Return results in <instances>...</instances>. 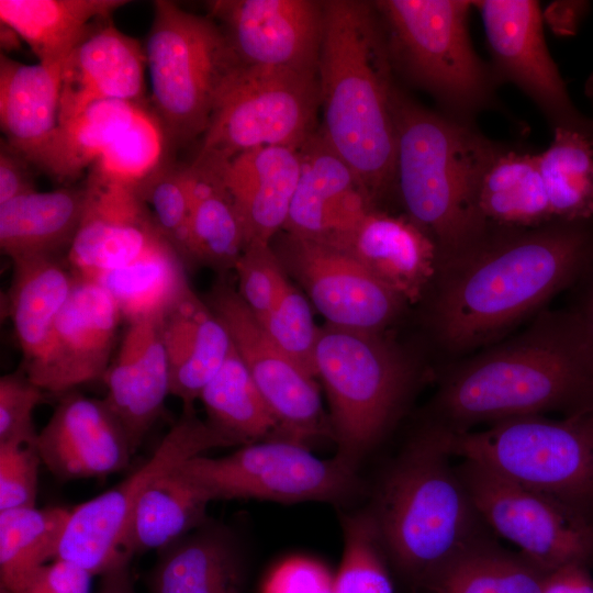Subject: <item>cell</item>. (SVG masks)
<instances>
[{
  "label": "cell",
  "mask_w": 593,
  "mask_h": 593,
  "mask_svg": "<svg viewBox=\"0 0 593 593\" xmlns=\"http://www.w3.org/2000/svg\"><path fill=\"white\" fill-rule=\"evenodd\" d=\"M589 566L571 563L547 574L542 593H593Z\"/></svg>",
  "instance_id": "cell-51"
},
{
  "label": "cell",
  "mask_w": 593,
  "mask_h": 593,
  "mask_svg": "<svg viewBox=\"0 0 593 593\" xmlns=\"http://www.w3.org/2000/svg\"><path fill=\"white\" fill-rule=\"evenodd\" d=\"M430 423L448 433L479 424L593 410V342L570 311L547 312L526 332L457 367L441 382Z\"/></svg>",
  "instance_id": "cell-2"
},
{
  "label": "cell",
  "mask_w": 593,
  "mask_h": 593,
  "mask_svg": "<svg viewBox=\"0 0 593 593\" xmlns=\"http://www.w3.org/2000/svg\"><path fill=\"white\" fill-rule=\"evenodd\" d=\"M121 320L114 300L99 282L75 276L45 351L36 361L22 366L23 371L42 390L54 394L103 379Z\"/></svg>",
  "instance_id": "cell-17"
},
{
  "label": "cell",
  "mask_w": 593,
  "mask_h": 593,
  "mask_svg": "<svg viewBox=\"0 0 593 593\" xmlns=\"http://www.w3.org/2000/svg\"><path fill=\"white\" fill-rule=\"evenodd\" d=\"M170 395L194 405L224 363L230 335L204 299L190 287L160 317Z\"/></svg>",
  "instance_id": "cell-27"
},
{
  "label": "cell",
  "mask_w": 593,
  "mask_h": 593,
  "mask_svg": "<svg viewBox=\"0 0 593 593\" xmlns=\"http://www.w3.org/2000/svg\"><path fill=\"white\" fill-rule=\"evenodd\" d=\"M323 7L321 134L373 201L395 181L396 90L389 46L369 3L327 0Z\"/></svg>",
  "instance_id": "cell-3"
},
{
  "label": "cell",
  "mask_w": 593,
  "mask_h": 593,
  "mask_svg": "<svg viewBox=\"0 0 593 593\" xmlns=\"http://www.w3.org/2000/svg\"><path fill=\"white\" fill-rule=\"evenodd\" d=\"M41 465L36 441L0 443V512L35 506Z\"/></svg>",
  "instance_id": "cell-46"
},
{
  "label": "cell",
  "mask_w": 593,
  "mask_h": 593,
  "mask_svg": "<svg viewBox=\"0 0 593 593\" xmlns=\"http://www.w3.org/2000/svg\"><path fill=\"white\" fill-rule=\"evenodd\" d=\"M315 367L328 400L336 456L357 470L401 414L414 367L382 333L329 324L320 327Z\"/></svg>",
  "instance_id": "cell-6"
},
{
  "label": "cell",
  "mask_w": 593,
  "mask_h": 593,
  "mask_svg": "<svg viewBox=\"0 0 593 593\" xmlns=\"http://www.w3.org/2000/svg\"><path fill=\"white\" fill-rule=\"evenodd\" d=\"M137 190L160 233L180 255L191 211L186 167L165 160L137 184Z\"/></svg>",
  "instance_id": "cell-44"
},
{
  "label": "cell",
  "mask_w": 593,
  "mask_h": 593,
  "mask_svg": "<svg viewBox=\"0 0 593 593\" xmlns=\"http://www.w3.org/2000/svg\"><path fill=\"white\" fill-rule=\"evenodd\" d=\"M184 167L191 211L180 256L187 268L202 266L225 275L246 247L240 221L217 170L193 161Z\"/></svg>",
  "instance_id": "cell-31"
},
{
  "label": "cell",
  "mask_w": 593,
  "mask_h": 593,
  "mask_svg": "<svg viewBox=\"0 0 593 593\" xmlns=\"http://www.w3.org/2000/svg\"><path fill=\"white\" fill-rule=\"evenodd\" d=\"M433 306L439 338L467 350L500 337L593 265V220L553 221L449 260Z\"/></svg>",
  "instance_id": "cell-1"
},
{
  "label": "cell",
  "mask_w": 593,
  "mask_h": 593,
  "mask_svg": "<svg viewBox=\"0 0 593 593\" xmlns=\"http://www.w3.org/2000/svg\"><path fill=\"white\" fill-rule=\"evenodd\" d=\"M333 577L320 563L293 558L281 563L265 583L264 593H332Z\"/></svg>",
  "instance_id": "cell-49"
},
{
  "label": "cell",
  "mask_w": 593,
  "mask_h": 593,
  "mask_svg": "<svg viewBox=\"0 0 593 593\" xmlns=\"http://www.w3.org/2000/svg\"><path fill=\"white\" fill-rule=\"evenodd\" d=\"M63 64H23L1 53V130L5 143L30 164L59 125Z\"/></svg>",
  "instance_id": "cell-28"
},
{
  "label": "cell",
  "mask_w": 593,
  "mask_h": 593,
  "mask_svg": "<svg viewBox=\"0 0 593 593\" xmlns=\"http://www.w3.org/2000/svg\"><path fill=\"white\" fill-rule=\"evenodd\" d=\"M145 56L154 115L167 147L204 134L219 94L238 61L219 24L172 1L153 3Z\"/></svg>",
  "instance_id": "cell-8"
},
{
  "label": "cell",
  "mask_w": 593,
  "mask_h": 593,
  "mask_svg": "<svg viewBox=\"0 0 593 593\" xmlns=\"http://www.w3.org/2000/svg\"><path fill=\"white\" fill-rule=\"evenodd\" d=\"M210 501L257 499L282 503H343L361 483L339 457L321 459L306 445L271 438L242 446L228 456L192 457L179 466Z\"/></svg>",
  "instance_id": "cell-11"
},
{
  "label": "cell",
  "mask_w": 593,
  "mask_h": 593,
  "mask_svg": "<svg viewBox=\"0 0 593 593\" xmlns=\"http://www.w3.org/2000/svg\"><path fill=\"white\" fill-rule=\"evenodd\" d=\"M187 269L177 250L163 240L128 265L94 281L112 296L122 318L132 323L160 318L191 287Z\"/></svg>",
  "instance_id": "cell-35"
},
{
  "label": "cell",
  "mask_w": 593,
  "mask_h": 593,
  "mask_svg": "<svg viewBox=\"0 0 593 593\" xmlns=\"http://www.w3.org/2000/svg\"><path fill=\"white\" fill-rule=\"evenodd\" d=\"M258 321L293 362L316 378L315 351L320 327L314 322L307 299L294 284L290 282L272 309Z\"/></svg>",
  "instance_id": "cell-43"
},
{
  "label": "cell",
  "mask_w": 593,
  "mask_h": 593,
  "mask_svg": "<svg viewBox=\"0 0 593 593\" xmlns=\"http://www.w3.org/2000/svg\"><path fill=\"white\" fill-rule=\"evenodd\" d=\"M210 499L179 466L154 480L137 500L121 550L136 553L160 550L206 523Z\"/></svg>",
  "instance_id": "cell-32"
},
{
  "label": "cell",
  "mask_w": 593,
  "mask_h": 593,
  "mask_svg": "<svg viewBox=\"0 0 593 593\" xmlns=\"http://www.w3.org/2000/svg\"><path fill=\"white\" fill-rule=\"evenodd\" d=\"M331 245L349 254L404 302H415L436 271V246L411 219L369 211Z\"/></svg>",
  "instance_id": "cell-24"
},
{
  "label": "cell",
  "mask_w": 593,
  "mask_h": 593,
  "mask_svg": "<svg viewBox=\"0 0 593 593\" xmlns=\"http://www.w3.org/2000/svg\"><path fill=\"white\" fill-rule=\"evenodd\" d=\"M103 380L107 387L104 401L123 425L136 451L170 395L160 318L127 323Z\"/></svg>",
  "instance_id": "cell-23"
},
{
  "label": "cell",
  "mask_w": 593,
  "mask_h": 593,
  "mask_svg": "<svg viewBox=\"0 0 593 593\" xmlns=\"http://www.w3.org/2000/svg\"><path fill=\"white\" fill-rule=\"evenodd\" d=\"M445 435L452 457L475 461L593 525V410L562 418L513 417Z\"/></svg>",
  "instance_id": "cell-7"
},
{
  "label": "cell",
  "mask_w": 593,
  "mask_h": 593,
  "mask_svg": "<svg viewBox=\"0 0 593 593\" xmlns=\"http://www.w3.org/2000/svg\"><path fill=\"white\" fill-rule=\"evenodd\" d=\"M395 124V181L404 206L451 260L473 247L482 233L479 190L497 150L462 122L398 91Z\"/></svg>",
  "instance_id": "cell-5"
},
{
  "label": "cell",
  "mask_w": 593,
  "mask_h": 593,
  "mask_svg": "<svg viewBox=\"0 0 593 593\" xmlns=\"http://www.w3.org/2000/svg\"><path fill=\"white\" fill-rule=\"evenodd\" d=\"M479 8L486 41L500 75L516 85L553 120L555 127L580 131L593 137L591 120L572 104L552 59L537 1L483 0Z\"/></svg>",
  "instance_id": "cell-16"
},
{
  "label": "cell",
  "mask_w": 593,
  "mask_h": 593,
  "mask_svg": "<svg viewBox=\"0 0 593 593\" xmlns=\"http://www.w3.org/2000/svg\"><path fill=\"white\" fill-rule=\"evenodd\" d=\"M299 150L300 176L283 230L296 237L331 243L372 210V200L321 133H314Z\"/></svg>",
  "instance_id": "cell-22"
},
{
  "label": "cell",
  "mask_w": 593,
  "mask_h": 593,
  "mask_svg": "<svg viewBox=\"0 0 593 593\" xmlns=\"http://www.w3.org/2000/svg\"><path fill=\"white\" fill-rule=\"evenodd\" d=\"M585 96L588 97L592 108H593V74L588 78L585 82ZM591 124L593 127V118L591 119Z\"/></svg>",
  "instance_id": "cell-55"
},
{
  "label": "cell",
  "mask_w": 593,
  "mask_h": 593,
  "mask_svg": "<svg viewBox=\"0 0 593 593\" xmlns=\"http://www.w3.org/2000/svg\"><path fill=\"white\" fill-rule=\"evenodd\" d=\"M537 160L553 221L593 220V137L555 127Z\"/></svg>",
  "instance_id": "cell-39"
},
{
  "label": "cell",
  "mask_w": 593,
  "mask_h": 593,
  "mask_svg": "<svg viewBox=\"0 0 593 593\" xmlns=\"http://www.w3.org/2000/svg\"><path fill=\"white\" fill-rule=\"evenodd\" d=\"M573 287L577 288V301L570 311L593 342V265Z\"/></svg>",
  "instance_id": "cell-52"
},
{
  "label": "cell",
  "mask_w": 593,
  "mask_h": 593,
  "mask_svg": "<svg viewBox=\"0 0 593 593\" xmlns=\"http://www.w3.org/2000/svg\"><path fill=\"white\" fill-rule=\"evenodd\" d=\"M230 446L235 445L206 419L200 418L194 405H182L180 417L137 470L70 511L55 559L68 561L93 577L131 561L122 553L121 542L144 490L186 460Z\"/></svg>",
  "instance_id": "cell-12"
},
{
  "label": "cell",
  "mask_w": 593,
  "mask_h": 593,
  "mask_svg": "<svg viewBox=\"0 0 593 593\" xmlns=\"http://www.w3.org/2000/svg\"><path fill=\"white\" fill-rule=\"evenodd\" d=\"M70 511L32 506L0 512L1 591L56 558Z\"/></svg>",
  "instance_id": "cell-40"
},
{
  "label": "cell",
  "mask_w": 593,
  "mask_h": 593,
  "mask_svg": "<svg viewBox=\"0 0 593 593\" xmlns=\"http://www.w3.org/2000/svg\"><path fill=\"white\" fill-rule=\"evenodd\" d=\"M326 324L382 333L405 303L362 265L325 242L287 234L273 248Z\"/></svg>",
  "instance_id": "cell-15"
},
{
  "label": "cell",
  "mask_w": 593,
  "mask_h": 593,
  "mask_svg": "<svg viewBox=\"0 0 593 593\" xmlns=\"http://www.w3.org/2000/svg\"><path fill=\"white\" fill-rule=\"evenodd\" d=\"M0 42L2 49L13 51L20 47L22 38L10 26L1 23Z\"/></svg>",
  "instance_id": "cell-54"
},
{
  "label": "cell",
  "mask_w": 593,
  "mask_h": 593,
  "mask_svg": "<svg viewBox=\"0 0 593 593\" xmlns=\"http://www.w3.org/2000/svg\"><path fill=\"white\" fill-rule=\"evenodd\" d=\"M98 593H136L130 570V561L122 562L101 575Z\"/></svg>",
  "instance_id": "cell-53"
},
{
  "label": "cell",
  "mask_w": 593,
  "mask_h": 593,
  "mask_svg": "<svg viewBox=\"0 0 593 593\" xmlns=\"http://www.w3.org/2000/svg\"><path fill=\"white\" fill-rule=\"evenodd\" d=\"M85 188L83 215L65 256L75 276L96 280L167 240L137 186L89 172Z\"/></svg>",
  "instance_id": "cell-19"
},
{
  "label": "cell",
  "mask_w": 593,
  "mask_h": 593,
  "mask_svg": "<svg viewBox=\"0 0 593 593\" xmlns=\"http://www.w3.org/2000/svg\"><path fill=\"white\" fill-rule=\"evenodd\" d=\"M300 148L266 146L217 168L240 221L246 245L270 244L288 220L300 176Z\"/></svg>",
  "instance_id": "cell-25"
},
{
  "label": "cell",
  "mask_w": 593,
  "mask_h": 593,
  "mask_svg": "<svg viewBox=\"0 0 593 593\" xmlns=\"http://www.w3.org/2000/svg\"><path fill=\"white\" fill-rule=\"evenodd\" d=\"M481 518L547 572L593 566V525L551 499L468 459L456 465Z\"/></svg>",
  "instance_id": "cell-13"
},
{
  "label": "cell",
  "mask_w": 593,
  "mask_h": 593,
  "mask_svg": "<svg viewBox=\"0 0 593 593\" xmlns=\"http://www.w3.org/2000/svg\"><path fill=\"white\" fill-rule=\"evenodd\" d=\"M344 550L332 593H394L392 569L368 510L343 518Z\"/></svg>",
  "instance_id": "cell-41"
},
{
  "label": "cell",
  "mask_w": 593,
  "mask_h": 593,
  "mask_svg": "<svg viewBox=\"0 0 593 593\" xmlns=\"http://www.w3.org/2000/svg\"><path fill=\"white\" fill-rule=\"evenodd\" d=\"M167 148L156 116L141 107L131 124L104 150L90 172L137 186L165 161Z\"/></svg>",
  "instance_id": "cell-42"
},
{
  "label": "cell",
  "mask_w": 593,
  "mask_h": 593,
  "mask_svg": "<svg viewBox=\"0 0 593 593\" xmlns=\"http://www.w3.org/2000/svg\"><path fill=\"white\" fill-rule=\"evenodd\" d=\"M126 0H0V20L14 30L40 63H64L94 21Z\"/></svg>",
  "instance_id": "cell-33"
},
{
  "label": "cell",
  "mask_w": 593,
  "mask_h": 593,
  "mask_svg": "<svg viewBox=\"0 0 593 593\" xmlns=\"http://www.w3.org/2000/svg\"><path fill=\"white\" fill-rule=\"evenodd\" d=\"M44 390L23 371L0 378V443L11 440L37 441L33 414L43 401Z\"/></svg>",
  "instance_id": "cell-47"
},
{
  "label": "cell",
  "mask_w": 593,
  "mask_h": 593,
  "mask_svg": "<svg viewBox=\"0 0 593 593\" xmlns=\"http://www.w3.org/2000/svg\"><path fill=\"white\" fill-rule=\"evenodd\" d=\"M145 49L115 27L111 16L93 22L61 68L59 124L94 103L142 104Z\"/></svg>",
  "instance_id": "cell-21"
},
{
  "label": "cell",
  "mask_w": 593,
  "mask_h": 593,
  "mask_svg": "<svg viewBox=\"0 0 593 593\" xmlns=\"http://www.w3.org/2000/svg\"><path fill=\"white\" fill-rule=\"evenodd\" d=\"M225 275H219L204 300L226 328L233 347L277 418L278 438L306 445L331 432L316 378L273 343Z\"/></svg>",
  "instance_id": "cell-14"
},
{
  "label": "cell",
  "mask_w": 593,
  "mask_h": 593,
  "mask_svg": "<svg viewBox=\"0 0 593 593\" xmlns=\"http://www.w3.org/2000/svg\"><path fill=\"white\" fill-rule=\"evenodd\" d=\"M479 211L503 225L528 227L553 222L537 154L496 152L478 197Z\"/></svg>",
  "instance_id": "cell-37"
},
{
  "label": "cell",
  "mask_w": 593,
  "mask_h": 593,
  "mask_svg": "<svg viewBox=\"0 0 593 593\" xmlns=\"http://www.w3.org/2000/svg\"><path fill=\"white\" fill-rule=\"evenodd\" d=\"M141 107L124 101L92 104L59 124L33 164L58 180L78 177L97 163L131 124Z\"/></svg>",
  "instance_id": "cell-36"
},
{
  "label": "cell",
  "mask_w": 593,
  "mask_h": 593,
  "mask_svg": "<svg viewBox=\"0 0 593 593\" xmlns=\"http://www.w3.org/2000/svg\"><path fill=\"white\" fill-rule=\"evenodd\" d=\"M199 400L208 423L235 446L260 441L278 430L277 418L233 345Z\"/></svg>",
  "instance_id": "cell-38"
},
{
  "label": "cell",
  "mask_w": 593,
  "mask_h": 593,
  "mask_svg": "<svg viewBox=\"0 0 593 593\" xmlns=\"http://www.w3.org/2000/svg\"><path fill=\"white\" fill-rule=\"evenodd\" d=\"M86 188L34 191L0 204V248L11 261L68 251L79 228Z\"/></svg>",
  "instance_id": "cell-29"
},
{
  "label": "cell",
  "mask_w": 593,
  "mask_h": 593,
  "mask_svg": "<svg viewBox=\"0 0 593 593\" xmlns=\"http://www.w3.org/2000/svg\"><path fill=\"white\" fill-rule=\"evenodd\" d=\"M247 573L235 536L208 521L158 550L149 593H246Z\"/></svg>",
  "instance_id": "cell-26"
},
{
  "label": "cell",
  "mask_w": 593,
  "mask_h": 593,
  "mask_svg": "<svg viewBox=\"0 0 593 593\" xmlns=\"http://www.w3.org/2000/svg\"><path fill=\"white\" fill-rule=\"evenodd\" d=\"M321 108L317 69L238 66L226 79L193 161L220 167L259 147L300 148Z\"/></svg>",
  "instance_id": "cell-9"
},
{
  "label": "cell",
  "mask_w": 593,
  "mask_h": 593,
  "mask_svg": "<svg viewBox=\"0 0 593 593\" xmlns=\"http://www.w3.org/2000/svg\"><path fill=\"white\" fill-rule=\"evenodd\" d=\"M548 573L491 536L444 563L421 593H542Z\"/></svg>",
  "instance_id": "cell-34"
},
{
  "label": "cell",
  "mask_w": 593,
  "mask_h": 593,
  "mask_svg": "<svg viewBox=\"0 0 593 593\" xmlns=\"http://www.w3.org/2000/svg\"><path fill=\"white\" fill-rule=\"evenodd\" d=\"M472 5L466 0L374 2L389 31L390 56L412 80L458 113L477 110L490 92L469 37Z\"/></svg>",
  "instance_id": "cell-10"
},
{
  "label": "cell",
  "mask_w": 593,
  "mask_h": 593,
  "mask_svg": "<svg viewBox=\"0 0 593 593\" xmlns=\"http://www.w3.org/2000/svg\"><path fill=\"white\" fill-rule=\"evenodd\" d=\"M92 577L68 561L54 559L1 593H90Z\"/></svg>",
  "instance_id": "cell-48"
},
{
  "label": "cell",
  "mask_w": 593,
  "mask_h": 593,
  "mask_svg": "<svg viewBox=\"0 0 593 593\" xmlns=\"http://www.w3.org/2000/svg\"><path fill=\"white\" fill-rule=\"evenodd\" d=\"M209 8L238 64L317 69L323 1L216 0Z\"/></svg>",
  "instance_id": "cell-18"
},
{
  "label": "cell",
  "mask_w": 593,
  "mask_h": 593,
  "mask_svg": "<svg viewBox=\"0 0 593 593\" xmlns=\"http://www.w3.org/2000/svg\"><path fill=\"white\" fill-rule=\"evenodd\" d=\"M66 264L51 256L12 260L5 307L23 354V366L43 355L70 295L75 275Z\"/></svg>",
  "instance_id": "cell-30"
},
{
  "label": "cell",
  "mask_w": 593,
  "mask_h": 593,
  "mask_svg": "<svg viewBox=\"0 0 593 593\" xmlns=\"http://www.w3.org/2000/svg\"><path fill=\"white\" fill-rule=\"evenodd\" d=\"M29 161L14 152L7 143L1 142L0 149V204L18 197L36 191Z\"/></svg>",
  "instance_id": "cell-50"
},
{
  "label": "cell",
  "mask_w": 593,
  "mask_h": 593,
  "mask_svg": "<svg viewBox=\"0 0 593 593\" xmlns=\"http://www.w3.org/2000/svg\"><path fill=\"white\" fill-rule=\"evenodd\" d=\"M36 445L42 463L60 481L115 473L135 454L104 399L71 391L63 394Z\"/></svg>",
  "instance_id": "cell-20"
},
{
  "label": "cell",
  "mask_w": 593,
  "mask_h": 593,
  "mask_svg": "<svg viewBox=\"0 0 593 593\" xmlns=\"http://www.w3.org/2000/svg\"><path fill=\"white\" fill-rule=\"evenodd\" d=\"M234 271L237 278L236 290L258 320L272 309L290 283L270 244L246 245Z\"/></svg>",
  "instance_id": "cell-45"
},
{
  "label": "cell",
  "mask_w": 593,
  "mask_h": 593,
  "mask_svg": "<svg viewBox=\"0 0 593 593\" xmlns=\"http://www.w3.org/2000/svg\"><path fill=\"white\" fill-rule=\"evenodd\" d=\"M451 458L445 430L427 423L387 468L368 508L392 571L413 593L455 555L495 536Z\"/></svg>",
  "instance_id": "cell-4"
}]
</instances>
